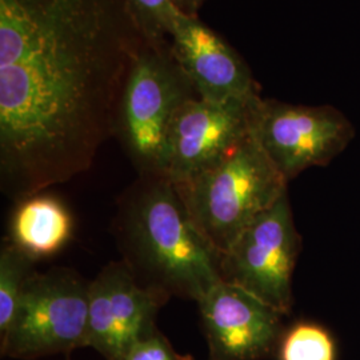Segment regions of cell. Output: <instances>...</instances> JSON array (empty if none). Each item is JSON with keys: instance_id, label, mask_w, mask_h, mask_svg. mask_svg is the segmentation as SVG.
<instances>
[{"instance_id": "9a60e30c", "label": "cell", "mask_w": 360, "mask_h": 360, "mask_svg": "<svg viewBox=\"0 0 360 360\" xmlns=\"http://www.w3.org/2000/svg\"><path fill=\"white\" fill-rule=\"evenodd\" d=\"M143 38L154 46L169 44V32L181 11L175 0H127Z\"/></svg>"}, {"instance_id": "5bb4252c", "label": "cell", "mask_w": 360, "mask_h": 360, "mask_svg": "<svg viewBox=\"0 0 360 360\" xmlns=\"http://www.w3.org/2000/svg\"><path fill=\"white\" fill-rule=\"evenodd\" d=\"M334 339L314 323H296L279 340V360H335Z\"/></svg>"}, {"instance_id": "8fae6325", "label": "cell", "mask_w": 360, "mask_h": 360, "mask_svg": "<svg viewBox=\"0 0 360 360\" xmlns=\"http://www.w3.org/2000/svg\"><path fill=\"white\" fill-rule=\"evenodd\" d=\"M169 46L200 99L219 103L262 96L243 56L199 16L180 13L169 32Z\"/></svg>"}, {"instance_id": "9c48e42d", "label": "cell", "mask_w": 360, "mask_h": 360, "mask_svg": "<svg viewBox=\"0 0 360 360\" xmlns=\"http://www.w3.org/2000/svg\"><path fill=\"white\" fill-rule=\"evenodd\" d=\"M167 299L146 290L129 267L111 262L90 283L86 347L105 360H124L131 347L156 328L158 311Z\"/></svg>"}, {"instance_id": "2e32d148", "label": "cell", "mask_w": 360, "mask_h": 360, "mask_svg": "<svg viewBox=\"0 0 360 360\" xmlns=\"http://www.w3.org/2000/svg\"><path fill=\"white\" fill-rule=\"evenodd\" d=\"M124 360H193L179 355L158 328L136 342Z\"/></svg>"}, {"instance_id": "3957f363", "label": "cell", "mask_w": 360, "mask_h": 360, "mask_svg": "<svg viewBox=\"0 0 360 360\" xmlns=\"http://www.w3.org/2000/svg\"><path fill=\"white\" fill-rule=\"evenodd\" d=\"M287 184L252 132L214 167L175 183L196 227L220 255L287 193Z\"/></svg>"}, {"instance_id": "ba28073f", "label": "cell", "mask_w": 360, "mask_h": 360, "mask_svg": "<svg viewBox=\"0 0 360 360\" xmlns=\"http://www.w3.org/2000/svg\"><path fill=\"white\" fill-rule=\"evenodd\" d=\"M260 98L219 103L193 98L183 104L169 134L168 179H193L230 154L252 132V112Z\"/></svg>"}, {"instance_id": "e0dca14e", "label": "cell", "mask_w": 360, "mask_h": 360, "mask_svg": "<svg viewBox=\"0 0 360 360\" xmlns=\"http://www.w3.org/2000/svg\"><path fill=\"white\" fill-rule=\"evenodd\" d=\"M206 1L207 0H175L181 13L193 15V16H198L199 10Z\"/></svg>"}, {"instance_id": "5b68a950", "label": "cell", "mask_w": 360, "mask_h": 360, "mask_svg": "<svg viewBox=\"0 0 360 360\" xmlns=\"http://www.w3.org/2000/svg\"><path fill=\"white\" fill-rule=\"evenodd\" d=\"M90 283L77 271L34 272L22 291L0 352L32 360L86 347Z\"/></svg>"}, {"instance_id": "8992f818", "label": "cell", "mask_w": 360, "mask_h": 360, "mask_svg": "<svg viewBox=\"0 0 360 360\" xmlns=\"http://www.w3.org/2000/svg\"><path fill=\"white\" fill-rule=\"evenodd\" d=\"M252 134L274 166L292 180L311 167L327 166L355 135L347 116L333 105L257 101Z\"/></svg>"}, {"instance_id": "277c9868", "label": "cell", "mask_w": 360, "mask_h": 360, "mask_svg": "<svg viewBox=\"0 0 360 360\" xmlns=\"http://www.w3.org/2000/svg\"><path fill=\"white\" fill-rule=\"evenodd\" d=\"M193 98L199 96L171 46L144 41L120 94L114 129L139 176H166L174 120Z\"/></svg>"}, {"instance_id": "7a4b0ae2", "label": "cell", "mask_w": 360, "mask_h": 360, "mask_svg": "<svg viewBox=\"0 0 360 360\" xmlns=\"http://www.w3.org/2000/svg\"><path fill=\"white\" fill-rule=\"evenodd\" d=\"M112 231L136 282L167 300L178 296L198 303L221 281V255L167 176H138L117 202Z\"/></svg>"}, {"instance_id": "4fadbf2b", "label": "cell", "mask_w": 360, "mask_h": 360, "mask_svg": "<svg viewBox=\"0 0 360 360\" xmlns=\"http://www.w3.org/2000/svg\"><path fill=\"white\" fill-rule=\"evenodd\" d=\"M37 260L6 239L0 248V338L7 334Z\"/></svg>"}, {"instance_id": "30bf717a", "label": "cell", "mask_w": 360, "mask_h": 360, "mask_svg": "<svg viewBox=\"0 0 360 360\" xmlns=\"http://www.w3.org/2000/svg\"><path fill=\"white\" fill-rule=\"evenodd\" d=\"M198 306L212 360L263 359L282 338L283 314L235 284L220 281Z\"/></svg>"}, {"instance_id": "7c38bea8", "label": "cell", "mask_w": 360, "mask_h": 360, "mask_svg": "<svg viewBox=\"0 0 360 360\" xmlns=\"http://www.w3.org/2000/svg\"><path fill=\"white\" fill-rule=\"evenodd\" d=\"M72 232L74 219L65 202L43 191L16 202L7 240L38 262L62 251Z\"/></svg>"}, {"instance_id": "6da1fadb", "label": "cell", "mask_w": 360, "mask_h": 360, "mask_svg": "<svg viewBox=\"0 0 360 360\" xmlns=\"http://www.w3.org/2000/svg\"><path fill=\"white\" fill-rule=\"evenodd\" d=\"M144 41L127 0H0L1 193L90 169Z\"/></svg>"}, {"instance_id": "ac0fdd59", "label": "cell", "mask_w": 360, "mask_h": 360, "mask_svg": "<svg viewBox=\"0 0 360 360\" xmlns=\"http://www.w3.org/2000/svg\"><path fill=\"white\" fill-rule=\"evenodd\" d=\"M210 360H212V359H210Z\"/></svg>"}, {"instance_id": "52a82bcc", "label": "cell", "mask_w": 360, "mask_h": 360, "mask_svg": "<svg viewBox=\"0 0 360 360\" xmlns=\"http://www.w3.org/2000/svg\"><path fill=\"white\" fill-rule=\"evenodd\" d=\"M300 248L287 193L259 215L220 257V278L281 314L292 306V274Z\"/></svg>"}]
</instances>
